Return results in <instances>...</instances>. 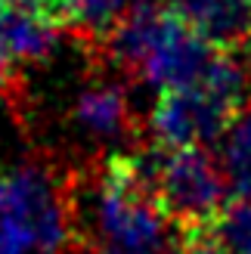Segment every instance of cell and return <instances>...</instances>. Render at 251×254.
<instances>
[{
  "mask_svg": "<svg viewBox=\"0 0 251 254\" xmlns=\"http://www.w3.org/2000/svg\"><path fill=\"white\" fill-rule=\"evenodd\" d=\"M103 44L115 65L133 71L158 93L198 84L220 53L155 0H136Z\"/></svg>",
  "mask_w": 251,
  "mask_h": 254,
  "instance_id": "obj_1",
  "label": "cell"
},
{
  "mask_svg": "<svg viewBox=\"0 0 251 254\" xmlns=\"http://www.w3.org/2000/svg\"><path fill=\"white\" fill-rule=\"evenodd\" d=\"M227 201V171L208 149L158 152V205L177 226V236L208 230Z\"/></svg>",
  "mask_w": 251,
  "mask_h": 254,
  "instance_id": "obj_3",
  "label": "cell"
},
{
  "mask_svg": "<svg viewBox=\"0 0 251 254\" xmlns=\"http://www.w3.org/2000/svg\"><path fill=\"white\" fill-rule=\"evenodd\" d=\"M71 118L93 139H121L130 127L127 90L115 81H96L84 87L74 99Z\"/></svg>",
  "mask_w": 251,
  "mask_h": 254,
  "instance_id": "obj_6",
  "label": "cell"
},
{
  "mask_svg": "<svg viewBox=\"0 0 251 254\" xmlns=\"http://www.w3.org/2000/svg\"><path fill=\"white\" fill-rule=\"evenodd\" d=\"M208 233L223 254H251V198H230Z\"/></svg>",
  "mask_w": 251,
  "mask_h": 254,
  "instance_id": "obj_10",
  "label": "cell"
},
{
  "mask_svg": "<svg viewBox=\"0 0 251 254\" xmlns=\"http://www.w3.org/2000/svg\"><path fill=\"white\" fill-rule=\"evenodd\" d=\"M245 3H248V6H251V0H245Z\"/></svg>",
  "mask_w": 251,
  "mask_h": 254,
  "instance_id": "obj_15",
  "label": "cell"
},
{
  "mask_svg": "<svg viewBox=\"0 0 251 254\" xmlns=\"http://www.w3.org/2000/svg\"><path fill=\"white\" fill-rule=\"evenodd\" d=\"M168 9L217 50H239L251 41V6L245 0H168Z\"/></svg>",
  "mask_w": 251,
  "mask_h": 254,
  "instance_id": "obj_5",
  "label": "cell"
},
{
  "mask_svg": "<svg viewBox=\"0 0 251 254\" xmlns=\"http://www.w3.org/2000/svg\"><path fill=\"white\" fill-rule=\"evenodd\" d=\"M180 254H223L214 242H211V233H186L180 236Z\"/></svg>",
  "mask_w": 251,
  "mask_h": 254,
  "instance_id": "obj_12",
  "label": "cell"
},
{
  "mask_svg": "<svg viewBox=\"0 0 251 254\" xmlns=\"http://www.w3.org/2000/svg\"><path fill=\"white\" fill-rule=\"evenodd\" d=\"M9 87H12V62L0 53V93L9 90Z\"/></svg>",
  "mask_w": 251,
  "mask_h": 254,
  "instance_id": "obj_13",
  "label": "cell"
},
{
  "mask_svg": "<svg viewBox=\"0 0 251 254\" xmlns=\"http://www.w3.org/2000/svg\"><path fill=\"white\" fill-rule=\"evenodd\" d=\"M74 214L65 183L41 164L0 171V233L28 254H62L71 245Z\"/></svg>",
  "mask_w": 251,
  "mask_h": 254,
  "instance_id": "obj_2",
  "label": "cell"
},
{
  "mask_svg": "<svg viewBox=\"0 0 251 254\" xmlns=\"http://www.w3.org/2000/svg\"><path fill=\"white\" fill-rule=\"evenodd\" d=\"M59 25L37 12L0 3V53L9 62H41L53 53Z\"/></svg>",
  "mask_w": 251,
  "mask_h": 254,
  "instance_id": "obj_7",
  "label": "cell"
},
{
  "mask_svg": "<svg viewBox=\"0 0 251 254\" xmlns=\"http://www.w3.org/2000/svg\"><path fill=\"white\" fill-rule=\"evenodd\" d=\"M223 171L236 195L251 198V106H245L223 136Z\"/></svg>",
  "mask_w": 251,
  "mask_h": 254,
  "instance_id": "obj_8",
  "label": "cell"
},
{
  "mask_svg": "<svg viewBox=\"0 0 251 254\" xmlns=\"http://www.w3.org/2000/svg\"><path fill=\"white\" fill-rule=\"evenodd\" d=\"M93 254H133V251H109V248H99V251H93Z\"/></svg>",
  "mask_w": 251,
  "mask_h": 254,
  "instance_id": "obj_14",
  "label": "cell"
},
{
  "mask_svg": "<svg viewBox=\"0 0 251 254\" xmlns=\"http://www.w3.org/2000/svg\"><path fill=\"white\" fill-rule=\"evenodd\" d=\"M0 3H9V6L37 12V16L56 22L59 28H62V25L71 28V3H68V0H0Z\"/></svg>",
  "mask_w": 251,
  "mask_h": 254,
  "instance_id": "obj_11",
  "label": "cell"
},
{
  "mask_svg": "<svg viewBox=\"0 0 251 254\" xmlns=\"http://www.w3.org/2000/svg\"><path fill=\"white\" fill-rule=\"evenodd\" d=\"M68 3H71V28L84 41L103 44L136 0H68Z\"/></svg>",
  "mask_w": 251,
  "mask_h": 254,
  "instance_id": "obj_9",
  "label": "cell"
},
{
  "mask_svg": "<svg viewBox=\"0 0 251 254\" xmlns=\"http://www.w3.org/2000/svg\"><path fill=\"white\" fill-rule=\"evenodd\" d=\"M245 106L217 93L208 84H192L183 90L158 93L149 112V133L155 149H205L214 139H223Z\"/></svg>",
  "mask_w": 251,
  "mask_h": 254,
  "instance_id": "obj_4",
  "label": "cell"
}]
</instances>
